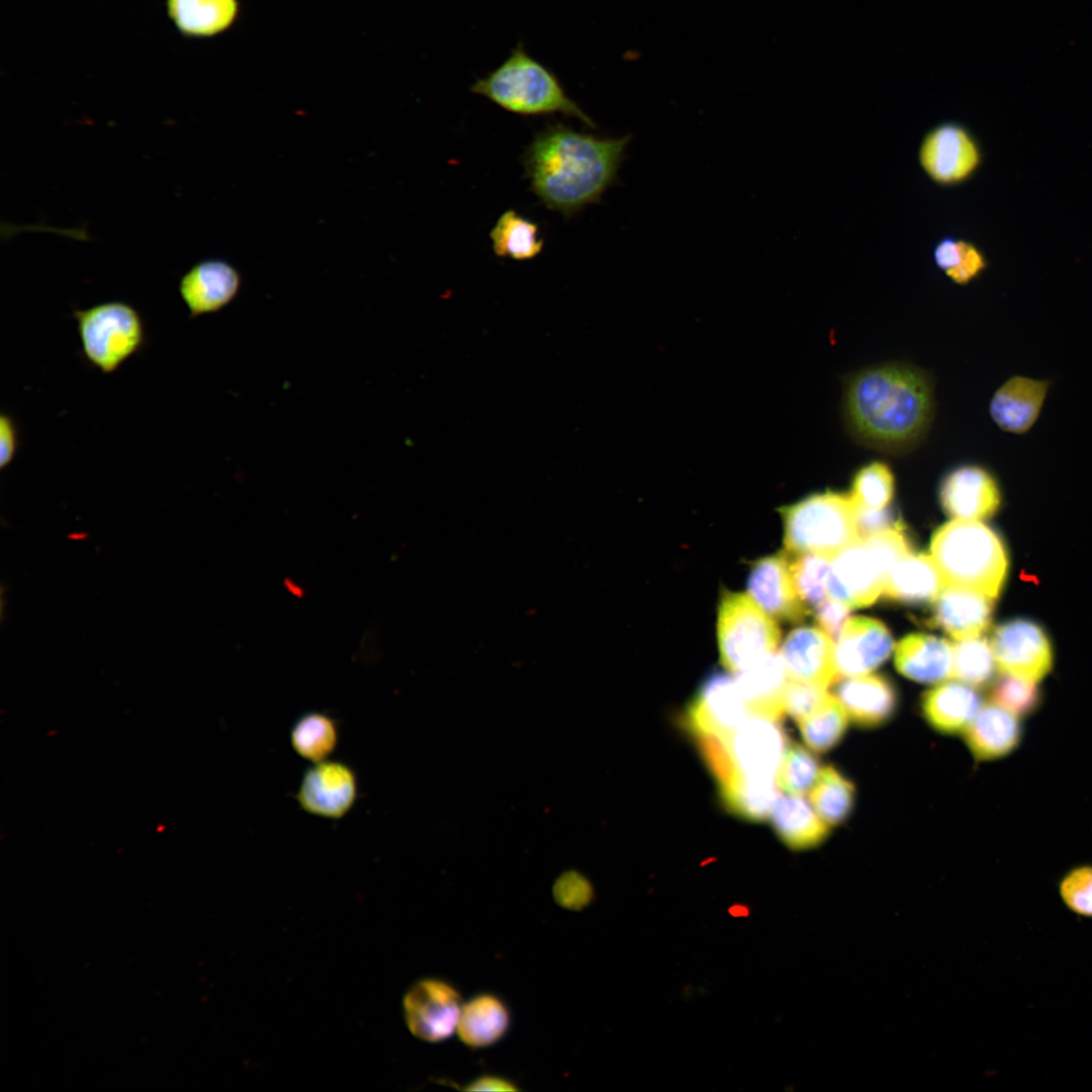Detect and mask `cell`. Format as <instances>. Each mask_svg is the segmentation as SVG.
<instances>
[{"label": "cell", "mask_w": 1092, "mask_h": 1092, "mask_svg": "<svg viewBox=\"0 0 1092 1092\" xmlns=\"http://www.w3.org/2000/svg\"><path fill=\"white\" fill-rule=\"evenodd\" d=\"M242 283L239 270L222 259H204L179 279L178 292L190 318L219 311L237 296Z\"/></svg>", "instance_id": "16"}, {"label": "cell", "mask_w": 1092, "mask_h": 1092, "mask_svg": "<svg viewBox=\"0 0 1092 1092\" xmlns=\"http://www.w3.org/2000/svg\"><path fill=\"white\" fill-rule=\"evenodd\" d=\"M357 793L355 771L345 762L325 759L304 771L296 800L311 815L339 819L352 809Z\"/></svg>", "instance_id": "15"}, {"label": "cell", "mask_w": 1092, "mask_h": 1092, "mask_svg": "<svg viewBox=\"0 0 1092 1092\" xmlns=\"http://www.w3.org/2000/svg\"><path fill=\"white\" fill-rule=\"evenodd\" d=\"M463 1003L460 993L449 982L421 979L404 994V1021L416 1037L441 1042L456 1032Z\"/></svg>", "instance_id": "12"}, {"label": "cell", "mask_w": 1092, "mask_h": 1092, "mask_svg": "<svg viewBox=\"0 0 1092 1092\" xmlns=\"http://www.w3.org/2000/svg\"><path fill=\"white\" fill-rule=\"evenodd\" d=\"M749 715L735 677L714 673L703 682L688 705L681 724L695 740L720 738L732 732Z\"/></svg>", "instance_id": "11"}, {"label": "cell", "mask_w": 1092, "mask_h": 1092, "mask_svg": "<svg viewBox=\"0 0 1092 1092\" xmlns=\"http://www.w3.org/2000/svg\"><path fill=\"white\" fill-rule=\"evenodd\" d=\"M794 556V559L790 558V569L796 590L808 610L816 609L828 597L827 577L831 557L814 553Z\"/></svg>", "instance_id": "38"}, {"label": "cell", "mask_w": 1092, "mask_h": 1092, "mask_svg": "<svg viewBox=\"0 0 1092 1092\" xmlns=\"http://www.w3.org/2000/svg\"><path fill=\"white\" fill-rule=\"evenodd\" d=\"M167 14L185 37H210L226 30L236 20L237 0H166Z\"/></svg>", "instance_id": "30"}, {"label": "cell", "mask_w": 1092, "mask_h": 1092, "mask_svg": "<svg viewBox=\"0 0 1092 1092\" xmlns=\"http://www.w3.org/2000/svg\"><path fill=\"white\" fill-rule=\"evenodd\" d=\"M849 717L835 696L811 715L798 722L803 740L813 751L825 753L834 748L845 735Z\"/></svg>", "instance_id": "35"}, {"label": "cell", "mask_w": 1092, "mask_h": 1092, "mask_svg": "<svg viewBox=\"0 0 1092 1092\" xmlns=\"http://www.w3.org/2000/svg\"><path fill=\"white\" fill-rule=\"evenodd\" d=\"M782 516L785 547L793 555L833 557L860 539L849 493L815 492L785 507Z\"/></svg>", "instance_id": "7"}, {"label": "cell", "mask_w": 1092, "mask_h": 1092, "mask_svg": "<svg viewBox=\"0 0 1092 1092\" xmlns=\"http://www.w3.org/2000/svg\"><path fill=\"white\" fill-rule=\"evenodd\" d=\"M987 265L984 253L973 243L964 240L959 263L944 274L953 283L967 285L978 278Z\"/></svg>", "instance_id": "45"}, {"label": "cell", "mask_w": 1092, "mask_h": 1092, "mask_svg": "<svg viewBox=\"0 0 1092 1092\" xmlns=\"http://www.w3.org/2000/svg\"><path fill=\"white\" fill-rule=\"evenodd\" d=\"M630 135L599 138L556 123L538 132L523 155L532 192L570 217L600 201L617 178Z\"/></svg>", "instance_id": "2"}, {"label": "cell", "mask_w": 1092, "mask_h": 1092, "mask_svg": "<svg viewBox=\"0 0 1092 1092\" xmlns=\"http://www.w3.org/2000/svg\"><path fill=\"white\" fill-rule=\"evenodd\" d=\"M952 652V676L977 688L991 681L996 659L992 645L985 637L961 639L953 645Z\"/></svg>", "instance_id": "37"}, {"label": "cell", "mask_w": 1092, "mask_h": 1092, "mask_svg": "<svg viewBox=\"0 0 1092 1092\" xmlns=\"http://www.w3.org/2000/svg\"><path fill=\"white\" fill-rule=\"evenodd\" d=\"M938 498L947 516L979 521L992 517L1000 508L1002 494L994 474L985 466L959 463L942 475Z\"/></svg>", "instance_id": "14"}, {"label": "cell", "mask_w": 1092, "mask_h": 1092, "mask_svg": "<svg viewBox=\"0 0 1092 1092\" xmlns=\"http://www.w3.org/2000/svg\"><path fill=\"white\" fill-rule=\"evenodd\" d=\"M918 162L935 184L943 187L969 180L982 163L977 139L962 123L943 121L931 127L918 149Z\"/></svg>", "instance_id": "10"}, {"label": "cell", "mask_w": 1092, "mask_h": 1092, "mask_svg": "<svg viewBox=\"0 0 1092 1092\" xmlns=\"http://www.w3.org/2000/svg\"><path fill=\"white\" fill-rule=\"evenodd\" d=\"M1059 895L1074 914L1092 918V864L1071 868L1059 881Z\"/></svg>", "instance_id": "41"}, {"label": "cell", "mask_w": 1092, "mask_h": 1092, "mask_svg": "<svg viewBox=\"0 0 1092 1092\" xmlns=\"http://www.w3.org/2000/svg\"><path fill=\"white\" fill-rule=\"evenodd\" d=\"M935 416V379L906 361L864 366L842 378L841 418L863 448L891 456L915 451Z\"/></svg>", "instance_id": "1"}, {"label": "cell", "mask_w": 1092, "mask_h": 1092, "mask_svg": "<svg viewBox=\"0 0 1092 1092\" xmlns=\"http://www.w3.org/2000/svg\"><path fill=\"white\" fill-rule=\"evenodd\" d=\"M996 663L1004 673L1037 682L1053 667V649L1043 629L1026 619L999 625L991 642Z\"/></svg>", "instance_id": "13"}, {"label": "cell", "mask_w": 1092, "mask_h": 1092, "mask_svg": "<svg viewBox=\"0 0 1092 1092\" xmlns=\"http://www.w3.org/2000/svg\"><path fill=\"white\" fill-rule=\"evenodd\" d=\"M892 649L893 638L883 623L864 617L851 618L833 647L835 672L837 676L866 674L886 661Z\"/></svg>", "instance_id": "17"}, {"label": "cell", "mask_w": 1092, "mask_h": 1092, "mask_svg": "<svg viewBox=\"0 0 1092 1092\" xmlns=\"http://www.w3.org/2000/svg\"><path fill=\"white\" fill-rule=\"evenodd\" d=\"M1020 719L1000 706H983L964 730V740L977 761L999 759L1013 752L1023 737Z\"/></svg>", "instance_id": "23"}, {"label": "cell", "mask_w": 1092, "mask_h": 1092, "mask_svg": "<svg viewBox=\"0 0 1092 1092\" xmlns=\"http://www.w3.org/2000/svg\"><path fill=\"white\" fill-rule=\"evenodd\" d=\"M781 720L750 714L723 737L695 740L704 763L716 782L732 774L754 777L778 775L789 744Z\"/></svg>", "instance_id": "6"}, {"label": "cell", "mask_w": 1092, "mask_h": 1092, "mask_svg": "<svg viewBox=\"0 0 1092 1092\" xmlns=\"http://www.w3.org/2000/svg\"><path fill=\"white\" fill-rule=\"evenodd\" d=\"M814 753L798 743H789L780 765L777 781L788 794L802 795L809 791L820 771Z\"/></svg>", "instance_id": "40"}, {"label": "cell", "mask_w": 1092, "mask_h": 1092, "mask_svg": "<svg viewBox=\"0 0 1092 1092\" xmlns=\"http://www.w3.org/2000/svg\"><path fill=\"white\" fill-rule=\"evenodd\" d=\"M464 1091H517L519 1087L512 1080L493 1074H485L476 1077L459 1087Z\"/></svg>", "instance_id": "49"}, {"label": "cell", "mask_w": 1092, "mask_h": 1092, "mask_svg": "<svg viewBox=\"0 0 1092 1092\" xmlns=\"http://www.w3.org/2000/svg\"><path fill=\"white\" fill-rule=\"evenodd\" d=\"M990 697L994 704L1019 719L1033 715L1042 704V693L1036 682L1004 672L994 681Z\"/></svg>", "instance_id": "39"}, {"label": "cell", "mask_w": 1092, "mask_h": 1092, "mask_svg": "<svg viewBox=\"0 0 1092 1092\" xmlns=\"http://www.w3.org/2000/svg\"><path fill=\"white\" fill-rule=\"evenodd\" d=\"M850 613V607L840 601L826 600L816 608V620L822 630L836 641Z\"/></svg>", "instance_id": "46"}, {"label": "cell", "mask_w": 1092, "mask_h": 1092, "mask_svg": "<svg viewBox=\"0 0 1092 1092\" xmlns=\"http://www.w3.org/2000/svg\"><path fill=\"white\" fill-rule=\"evenodd\" d=\"M895 489L896 480L891 466L883 460H871L854 471L849 495L858 506L882 509L893 500Z\"/></svg>", "instance_id": "36"}, {"label": "cell", "mask_w": 1092, "mask_h": 1092, "mask_svg": "<svg viewBox=\"0 0 1092 1092\" xmlns=\"http://www.w3.org/2000/svg\"><path fill=\"white\" fill-rule=\"evenodd\" d=\"M992 601L975 590L944 586L925 624L943 630L957 640L979 636L991 623Z\"/></svg>", "instance_id": "21"}, {"label": "cell", "mask_w": 1092, "mask_h": 1092, "mask_svg": "<svg viewBox=\"0 0 1092 1092\" xmlns=\"http://www.w3.org/2000/svg\"><path fill=\"white\" fill-rule=\"evenodd\" d=\"M19 447V432L14 419L6 413L0 415V468L4 469L14 459Z\"/></svg>", "instance_id": "47"}, {"label": "cell", "mask_w": 1092, "mask_h": 1092, "mask_svg": "<svg viewBox=\"0 0 1092 1092\" xmlns=\"http://www.w3.org/2000/svg\"><path fill=\"white\" fill-rule=\"evenodd\" d=\"M735 680L750 714L783 718L790 677L779 651L737 672Z\"/></svg>", "instance_id": "24"}, {"label": "cell", "mask_w": 1092, "mask_h": 1092, "mask_svg": "<svg viewBox=\"0 0 1092 1092\" xmlns=\"http://www.w3.org/2000/svg\"><path fill=\"white\" fill-rule=\"evenodd\" d=\"M962 239L944 237L939 240L933 249V261L938 269L944 273L957 266L963 247Z\"/></svg>", "instance_id": "48"}, {"label": "cell", "mask_w": 1092, "mask_h": 1092, "mask_svg": "<svg viewBox=\"0 0 1092 1092\" xmlns=\"http://www.w3.org/2000/svg\"><path fill=\"white\" fill-rule=\"evenodd\" d=\"M552 894L558 906L571 911L583 910L595 898L590 882L575 871L563 873L554 883Z\"/></svg>", "instance_id": "42"}, {"label": "cell", "mask_w": 1092, "mask_h": 1092, "mask_svg": "<svg viewBox=\"0 0 1092 1092\" xmlns=\"http://www.w3.org/2000/svg\"><path fill=\"white\" fill-rule=\"evenodd\" d=\"M469 89L518 115L562 114L596 126L568 96L554 72L531 56L522 42L495 69L477 78Z\"/></svg>", "instance_id": "3"}, {"label": "cell", "mask_w": 1092, "mask_h": 1092, "mask_svg": "<svg viewBox=\"0 0 1092 1092\" xmlns=\"http://www.w3.org/2000/svg\"><path fill=\"white\" fill-rule=\"evenodd\" d=\"M492 250L497 257L517 261L534 259L543 250L536 222L514 209L505 211L489 232Z\"/></svg>", "instance_id": "33"}, {"label": "cell", "mask_w": 1092, "mask_h": 1092, "mask_svg": "<svg viewBox=\"0 0 1092 1092\" xmlns=\"http://www.w3.org/2000/svg\"><path fill=\"white\" fill-rule=\"evenodd\" d=\"M952 647L927 634L904 637L895 651V665L904 676L919 682H937L952 676Z\"/></svg>", "instance_id": "27"}, {"label": "cell", "mask_w": 1092, "mask_h": 1092, "mask_svg": "<svg viewBox=\"0 0 1092 1092\" xmlns=\"http://www.w3.org/2000/svg\"><path fill=\"white\" fill-rule=\"evenodd\" d=\"M912 551L905 528L858 539L830 559L827 593L850 608L872 605L882 596L894 563Z\"/></svg>", "instance_id": "5"}, {"label": "cell", "mask_w": 1092, "mask_h": 1092, "mask_svg": "<svg viewBox=\"0 0 1092 1092\" xmlns=\"http://www.w3.org/2000/svg\"><path fill=\"white\" fill-rule=\"evenodd\" d=\"M718 786L724 808L751 822L769 816L778 799L779 784L775 777L732 774L718 782Z\"/></svg>", "instance_id": "31"}, {"label": "cell", "mask_w": 1092, "mask_h": 1092, "mask_svg": "<svg viewBox=\"0 0 1092 1092\" xmlns=\"http://www.w3.org/2000/svg\"><path fill=\"white\" fill-rule=\"evenodd\" d=\"M73 316L84 358L103 374L114 373L145 345L144 318L125 301L109 300L75 309Z\"/></svg>", "instance_id": "8"}, {"label": "cell", "mask_w": 1092, "mask_h": 1092, "mask_svg": "<svg viewBox=\"0 0 1092 1092\" xmlns=\"http://www.w3.org/2000/svg\"><path fill=\"white\" fill-rule=\"evenodd\" d=\"M1050 388V382L1016 375L1007 379L993 394L989 414L1002 431L1023 435L1036 423Z\"/></svg>", "instance_id": "22"}, {"label": "cell", "mask_w": 1092, "mask_h": 1092, "mask_svg": "<svg viewBox=\"0 0 1092 1092\" xmlns=\"http://www.w3.org/2000/svg\"><path fill=\"white\" fill-rule=\"evenodd\" d=\"M780 653L790 680L827 688L838 677L833 664L832 639L817 627L792 630Z\"/></svg>", "instance_id": "20"}, {"label": "cell", "mask_w": 1092, "mask_h": 1092, "mask_svg": "<svg viewBox=\"0 0 1092 1092\" xmlns=\"http://www.w3.org/2000/svg\"><path fill=\"white\" fill-rule=\"evenodd\" d=\"M834 696L849 719L860 728H877L897 713L899 695L893 681L882 674H862L840 680Z\"/></svg>", "instance_id": "19"}, {"label": "cell", "mask_w": 1092, "mask_h": 1092, "mask_svg": "<svg viewBox=\"0 0 1092 1092\" xmlns=\"http://www.w3.org/2000/svg\"><path fill=\"white\" fill-rule=\"evenodd\" d=\"M747 589L749 597L774 619L798 622L809 613L796 590L786 553L756 561L749 573Z\"/></svg>", "instance_id": "18"}, {"label": "cell", "mask_w": 1092, "mask_h": 1092, "mask_svg": "<svg viewBox=\"0 0 1092 1092\" xmlns=\"http://www.w3.org/2000/svg\"><path fill=\"white\" fill-rule=\"evenodd\" d=\"M854 784L834 765L822 767L810 789L813 809L830 827L845 822L853 811Z\"/></svg>", "instance_id": "32"}, {"label": "cell", "mask_w": 1092, "mask_h": 1092, "mask_svg": "<svg viewBox=\"0 0 1092 1092\" xmlns=\"http://www.w3.org/2000/svg\"><path fill=\"white\" fill-rule=\"evenodd\" d=\"M511 1026V1012L498 996L482 993L463 1003L457 1034L471 1049H483L499 1041Z\"/></svg>", "instance_id": "29"}, {"label": "cell", "mask_w": 1092, "mask_h": 1092, "mask_svg": "<svg viewBox=\"0 0 1092 1092\" xmlns=\"http://www.w3.org/2000/svg\"><path fill=\"white\" fill-rule=\"evenodd\" d=\"M981 704V696L972 687L950 681L926 691L920 707L929 726L942 734L953 735L966 729Z\"/></svg>", "instance_id": "26"}, {"label": "cell", "mask_w": 1092, "mask_h": 1092, "mask_svg": "<svg viewBox=\"0 0 1092 1092\" xmlns=\"http://www.w3.org/2000/svg\"><path fill=\"white\" fill-rule=\"evenodd\" d=\"M853 512L860 538L891 529L905 528L897 511L889 507L869 509L853 503Z\"/></svg>", "instance_id": "44"}, {"label": "cell", "mask_w": 1092, "mask_h": 1092, "mask_svg": "<svg viewBox=\"0 0 1092 1092\" xmlns=\"http://www.w3.org/2000/svg\"><path fill=\"white\" fill-rule=\"evenodd\" d=\"M339 732L335 720L322 712L301 715L292 725L290 742L293 750L311 762L325 760L338 744Z\"/></svg>", "instance_id": "34"}, {"label": "cell", "mask_w": 1092, "mask_h": 1092, "mask_svg": "<svg viewBox=\"0 0 1092 1092\" xmlns=\"http://www.w3.org/2000/svg\"><path fill=\"white\" fill-rule=\"evenodd\" d=\"M717 637L722 664L737 673L778 651L781 631L748 594L725 592L718 609Z\"/></svg>", "instance_id": "9"}, {"label": "cell", "mask_w": 1092, "mask_h": 1092, "mask_svg": "<svg viewBox=\"0 0 1092 1092\" xmlns=\"http://www.w3.org/2000/svg\"><path fill=\"white\" fill-rule=\"evenodd\" d=\"M944 586L931 556L910 551L890 569L882 596L904 605H922L934 601Z\"/></svg>", "instance_id": "25"}, {"label": "cell", "mask_w": 1092, "mask_h": 1092, "mask_svg": "<svg viewBox=\"0 0 1092 1092\" xmlns=\"http://www.w3.org/2000/svg\"><path fill=\"white\" fill-rule=\"evenodd\" d=\"M827 688L790 680L784 696V711L795 721L808 717L829 697Z\"/></svg>", "instance_id": "43"}, {"label": "cell", "mask_w": 1092, "mask_h": 1092, "mask_svg": "<svg viewBox=\"0 0 1092 1092\" xmlns=\"http://www.w3.org/2000/svg\"><path fill=\"white\" fill-rule=\"evenodd\" d=\"M769 817L778 837L793 850L817 847L830 834V826L800 795L779 797Z\"/></svg>", "instance_id": "28"}, {"label": "cell", "mask_w": 1092, "mask_h": 1092, "mask_svg": "<svg viewBox=\"0 0 1092 1092\" xmlns=\"http://www.w3.org/2000/svg\"><path fill=\"white\" fill-rule=\"evenodd\" d=\"M931 558L945 586L978 592L994 600L1006 580L1009 558L1001 536L979 521L954 520L939 527Z\"/></svg>", "instance_id": "4"}]
</instances>
